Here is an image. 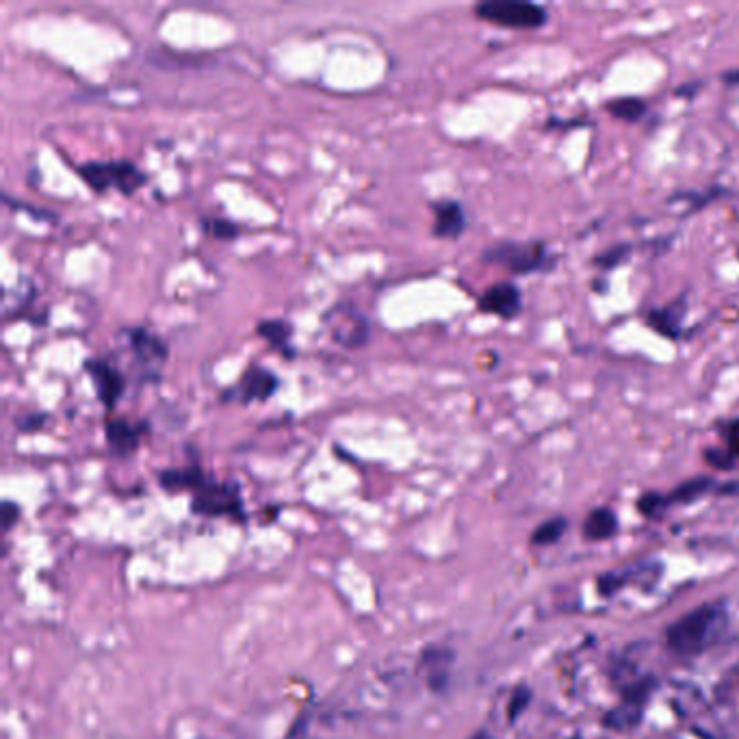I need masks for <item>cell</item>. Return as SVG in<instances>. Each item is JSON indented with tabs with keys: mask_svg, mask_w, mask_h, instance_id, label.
I'll return each instance as SVG.
<instances>
[{
	"mask_svg": "<svg viewBox=\"0 0 739 739\" xmlns=\"http://www.w3.org/2000/svg\"><path fill=\"white\" fill-rule=\"evenodd\" d=\"M207 480V475L198 466H187V469H169L158 475L161 486L169 492L181 490H198V486Z\"/></svg>",
	"mask_w": 739,
	"mask_h": 739,
	"instance_id": "obj_15",
	"label": "cell"
},
{
	"mask_svg": "<svg viewBox=\"0 0 739 739\" xmlns=\"http://www.w3.org/2000/svg\"><path fill=\"white\" fill-rule=\"evenodd\" d=\"M202 230L208 234V237H213L215 241H234L241 234V228L237 224L233 222V219H225V217H202Z\"/></svg>",
	"mask_w": 739,
	"mask_h": 739,
	"instance_id": "obj_19",
	"label": "cell"
},
{
	"mask_svg": "<svg viewBox=\"0 0 739 739\" xmlns=\"http://www.w3.org/2000/svg\"><path fill=\"white\" fill-rule=\"evenodd\" d=\"M46 423H48V414H46V412L20 414V417L15 419V428H18L20 432H24V434L39 432V429H42Z\"/></svg>",
	"mask_w": 739,
	"mask_h": 739,
	"instance_id": "obj_23",
	"label": "cell"
},
{
	"mask_svg": "<svg viewBox=\"0 0 739 739\" xmlns=\"http://www.w3.org/2000/svg\"><path fill=\"white\" fill-rule=\"evenodd\" d=\"M629 245H614V248H609L607 251L597 256V265L603 267V269H612V267L623 263L624 256L629 254Z\"/></svg>",
	"mask_w": 739,
	"mask_h": 739,
	"instance_id": "obj_24",
	"label": "cell"
},
{
	"mask_svg": "<svg viewBox=\"0 0 739 739\" xmlns=\"http://www.w3.org/2000/svg\"><path fill=\"white\" fill-rule=\"evenodd\" d=\"M256 335L265 338L271 349L282 353V358L293 361L297 356L293 347V326L285 319H265L256 326Z\"/></svg>",
	"mask_w": 739,
	"mask_h": 739,
	"instance_id": "obj_13",
	"label": "cell"
},
{
	"mask_svg": "<svg viewBox=\"0 0 739 739\" xmlns=\"http://www.w3.org/2000/svg\"><path fill=\"white\" fill-rule=\"evenodd\" d=\"M473 739H495V737H490L488 733H480V735H475Z\"/></svg>",
	"mask_w": 739,
	"mask_h": 739,
	"instance_id": "obj_30",
	"label": "cell"
},
{
	"mask_svg": "<svg viewBox=\"0 0 739 739\" xmlns=\"http://www.w3.org/2000/svg\"><path fill=\"white\" fill-rule=\"evenodd\" d=\"M684 302H675V304L666 306V308H655V310L649 312V326L655 327V332L659 335L668 336V338H679L681 335V321H684Z\"/></svg>",
	"mask_w": 739,
	"mask_h": 739,
	"instance_id": "obj_14",
	"label": "cell"
},
{
	"mask_svg": "<svg viewBox=\"0 0 739 739\" xmlns=\"http://www.w3.org/2000/svg\"><path fill=\"white\" fill-rule=\"evenodd\" d=\"M477 306L486 315L501 317L505 321L516 319L522 308L521 289H518L514 282H497V285H492L490 289L484 291Z\"/></svg>",
	"mask_w": 739,
	"mask_h": 739,
	"instance_id": "obj_10",
	"label": "cell"
},
{
	"mask_svg": "<svg viewBox=\"0 0 739 739\" xmlns=\"http://www.w3.org/2000/svg\"><path fill=\"white\" fill-rule=\"evenodd\" d=\"M568 522L564 518H551V521H544L542 525H538V530L533 531L531 542L538 544V547H548V544L557 542L562 538V533L566 531Z\"/></svg>",
	"mask_w": 739,
	"mask_h": 739,
	"instance_id": "obj_21",
	"label": "cell"
},
{
	"mask_svg": "<svg viewBox=\"0 0 739 739\" xmlns=\"http://www.w3.org/2000/svg\"><path fill=\"white\" fill-rule=\"evenodd\" d=\"M76 174L94 193H109L115 189L122 196L131 198L148 183V176L132 161L111 158V161H87L76 167Z\"/></svg>",
	"mask_w": 739,
	"mask_h": 739,
	"instance_id": "obj_2",
	"label": "cell"
},
{
	"mask_svg": "<svg viewBox=\"0 0 739 739\" xmlns=\"http://www.w3.org/2000/svg\"><path fill=\"white\" fill-rule=\"evenodd\" d=\"M616 527H618V521H616L614 512L607 507H599L588 514L586 522H583V533L590 540H607L616 533Z\"/></svg>",
	"mask_w": 739,
	"mask_h": 739,
	"instance_id": "obj_16",
	"label": "cell"
},
{
	"mask_svg": "<svg viewBox=\"0 0 739 739\" xmlns=\"http://www.w3.org/2000/svg\"><path fill=\"white\" fill-rule=\"evenodd\" d=\"M705 460H707V464L716 466V469H722V471L733 469V464H735V458H733V454L728 449H707Z\"/></svg>",
	"mask_w": 739,
	"mask_h": 739,
	"instance_id": "obj_25",
	"label": "cell"
},
{
	"mask_svg": "<svg viewBox=\"0 0 739 739\" xmlns=\"http://www.w3.org/2000/svg\"><path fill=\"white\" fill-rule=\"evenodd\" d=\"M711 486H713V481L709 480V477H696V480H690V481H685V484H681L679 488L668 497V501L690 503V501L698 499V497L705 495Z\"/></svg>",
	"mask_w": 739,
	"mask_h": 739,
	"instance_id": "obj_20",
	"label": "cell"
},
{
	"mask_svg": "<svg viewBox=\"0 0 739 739\" xmlns=\"http://www.w3.org/2000/svg\"><path fill=\"white\" fill-rule=\"evenodd\" d=\"M530 698H531V692L527 690L525 685L516 687L514 694H512V698H510V707H507V718H510V722H516V718L527 709V705H530Z\"/></svg>",
	"mask_w": 739,
	"mask_h": 739,
	"instance_id": "obj_22",
	"label": "cell"
},
{
	"mask_svg": "<svg viewBox=\"0 0 739 739\" xmlns=\"http://www.w3.org/2000/svg\"><path fill=\"white\" fill-rule=\"evenodd\" d=\"M725 440H726V446L728 451L733 454V458H739V419L731 420V423L725 425Z\"/></svg>",
	"mask_w": 739,
	"mask_h": 739,
	"instance_id": "obj_27",
	"label": "cell"
},
{
	"mask_svg": "<svg viewBox=\"0 0 739 739\" xmlns=\"http://www.w3.org/2000/svg\"><path fill=\"white\" fill-rule=\"evenodd\" d=\"M106 443L117 455H131L140 449L141 440L150 432L148 420H128V419H113L105 420Z\"/></svg>",
	"mask_w": 739,
	"mask_h": 739,
	"instance_id": "obj_11",
	"label": "cell"
},
{
	"mask_svg": "<svg viewBox=\"0 0 739 739\" xmlns=\"http://www.w3.org/2000/svg\"><path fill=\"white\" fill-rule=\"evenodd\" d=\"M432 213H434L432 233L436 239L455 241L464 234L466 213L460 202H455V200H438V202H432Z\"/></svg>",
	"mask_w": 739,
	"mask_h": 739,
	"instance_id": "obj_12",
	"label": "cell"
},
{
	"mask_svg": "<svg viewBox=\"0 0 739 739\" xmlns=\"http://www.w3.org/2000/svg\"><path fill=\"white\" fill-rule=\"evenodd\" d=\"M18 514H20V510L13 505L12 501H4V503H3V530H4V531L12 530L13 522L18 521Z\"/></svg>",
	"mask_w": 739,
	"mask_h": 739,
	"instance_id": "obj_28",
	"label": "cell"
},
{
	"mask_svg": "<svg viewBox=\"0 0 739 739\" xmlns=\"http://www.w3.org/2000/svg\"><path fill=\"white\" fill-rule=\"evenodd\" d=\"M323 323L327 326L332 341L345 349H361L367 345L369 336H371V323H369L367 315L349 302L332 306L323 315Z\"/></svg>",
	"mask_w": 739,
	"mask_h": 739,
	"instance_id": "obj_4",
	"label": "cell"
},
{
	"mask_svg": "<svg viewBox=\"0 0 739 739\" xmlns=\"http://www.w3.org/2000/svg\"><path fill=\"white\" fill-rule=\"evenodd\" d=\"M280 386V379L271 369L263 367L259 362H251L239 378L237 384L225 388L222 393L224 403H239V405H251L259 402H267Z\"/></svg>",
	"mask_w": 739,
	"mask_h": 739,
	"instance_id": "obj_7",
	"label": "cell"
},
{
	"mask_svg": "<svg viewBox=\"0 0 739 739\" xmlns=\"http://www.w3.org/2000/svg\"><path fill=\"white\" fill-rule=\"evenodd\" d=\"M726 624V612L720 603H707L692 609L666 631V641L675 653L694 655L713 644L722 635Z\"/></svg>",
	"mask_w": 739,
	"mask_h": 739,
	"instance_id": "obj_1",
	"label": "cell"
},
{
	"mask_svg": "<svg viewBox=\"0 0 739 739\" xmlns=\"http://www.w3.org/2000/svg\"><path fill=\"white\" fill-rule=\"evenodd\" d=\"M475 15L486 22L499 24L505 29H540L547 24L548 13L540 4L533 3H481L475 7Z\"/></svg>",
	"mask_w": 739,
	"mask_h": 739,
	"instance_id": "obj_6",
	"label": "cell"
},
{
	"mask_svg": "<svg viewBox=\"0 0 739 739\" xmlns=\"http://www.w3.org/2000/svg\"><path fill=\"white\" fill-rule=\"evenodd\" d=\"M120 338H124L137 382H158L169 356L167 343L143 326L122 327Z\"/></svg>",
	"mask_w": 739,
	"mask_h": 739,
	"instance_id": "obj_3",
	"label": "cell"
},
{
	"mask_svg": "<svg viewBox=\"0 0 739 739\" xmlns=\"http://www.w3.org/2000/svg\"><path fill=\"white\" fill-rule=\"evenodd\" d=\"M423 666L429 675V685L432 690H443L449 681V666H451V653L445 649H429L423 655Z\"/></svg>",
	"mask_w": 739,
	"mask_h": 739,
	"instance_id": "obj_17",
	"label": "cell"
},
{
	"mask_svg": "<svg viewBox=\"0 0 739 739\" xmlns=\"http://www.w3.org/2000/svg\"><path fill=\"white\" fill-rule=\"evenodd\" d=\"M193 492H196V497H193V510L198 514L241 516V512H243L239 488L234 484H219V481H213L210 477H207L198 486V490Z\"/></svg>",
	"mask_w": 739,
	"mask_h": 739,
	"instance_id": "obj_8",
	"label": "cell"
},
{
	"mask_svg": "<svg viewBox=\"0 0 739 739\" xmlns=\"http://www.w3.org/2000/svg\"><path fill=\"white\" fill-rule=\"evenodd\" d=\"M83 369L87 376L91 378L94 391L98 395V402L109 412L115 410V405L120 403L122 395L126 391V376L122 373V369H117L115 364L105 361V358H89V361H85Z\"/></svg>",
	"mask_w": 739,
	"mask_h": 739,
	"instance_id": "obj_9",
	"label": "cell"
},
{
	"mask_svg": "<svg viewBox=\"0 0 739 739\" xmlns=\"http://www.w3.org/2000/svg\"><path fill=\"white\" fill-rule=\"evenodd\" d=\"M666 503H668V499H666V497H661V495H657V492H650V495H644L640 499V512L641 514H646V516H653V514H657V512H659V507H664Z\"/></svg>",
	"mask_w": 739,
	"mask_h": 739,
	"instance_id": "obj_26",
	"label": "cell"
},
{
	"mask_svg": "<svg viewBox=\"0 0 739 739\" xmlns=\"http://www.w3.org/2000/svg\"><path fill=\"white\" fill-rule=\"evenodd\" d=\"M605 109L612 113L614 117H618V120L638 122L640 117L646 113V105H644V100L633 98V96H627V98L609 100L607 105H605Z\"/></svg>",
	"mask_w": 739,
	"mask_h": 739,
	"instance_id": "obj_18",
	"label": "cell"
},
{
	"mask_svg": "<svg viewBox=\"0 0 739 739\" xmlns=\"http://www.w3.org/2000/svg\"><path fill=\"white\" fill-rule=\"evenodd\" d=\"M726 83H739V72H733V74H725Z\"/></svg>",
	"mask_w": 739,
	"mask_h": 739,
	"instance_id": "obj_29",
	"label": "cell"
},
{
	"mask_svg": "<svg viewBox=\"0 0 739 739\" xmlns=\"http://www.w3.org/2000/svg\"><path fill=\"white\" fill-rule=\"evenodd\" d=\"M484 263H495L505 267L514 276L531 274L542 269L547 263V245L544 243H516V241H503L492 245L481 254Z\"/></svg>",
	"mask_w": 739,
	"mask_h": 739,
	"instance_id": "obj_5",
	"label": "cell"
}]
</instances>
